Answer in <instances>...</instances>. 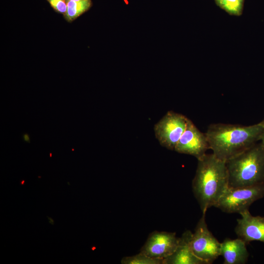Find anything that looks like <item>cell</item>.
<instances>
[{
  "label": "cell",
  "mask_w": 264,
  "mask_h": 264,
  "mask_svg": "<svg viewBox=\"0 0 264 264\" xmlns=\"http://www.w3.org/2000/svg\"><path fill=\"white\" fill-rule=\"evenodd\" d=\"M264 129L261 122L250 126L214 123L205 134L213 154L226 162L260 141Z\"/></svg>",
  "instance_id": "cell-1"
},
{
  "label": "cell",
  "mask_w": 264,
  "mask_h": 264,
  "mask_svg": "<svg viewBox=\"0 0 264 264\" xmlns=\"http://www.w3.org/2000/svg\"><path fill=\"white\" fill-rule=\"evenodd\" d=\"M228 187L226 162L213 153L198 159L192 189L202 213L215 206Z\"/></svg>",
  "instance_id": "cell-2"
},
{
  "label": "cell",
  "mask_w": 264,
  "mask_h": 264,
  "mask_svg": "<svg viewBox=\"0 0 264 264\" xmlns=\"http://www.w3.org/2000/svg\"><path fill=\"white\" fill-rule=\"evenodd\" d=\"M230 187L264 183V153L260 143L226 162Z\"/></svg>",
  "instance_id": "cell-3"
},
{
  "label": "cell",
  "mask_w": 264,
  "mask_h": 264,
  "mask_svg": "<svg viewBox=\"0 0 264 264\" xmlns=\"http://www.w3.org/2000/svg\"><path fill=\"white\" fill-rule=\"evenodd\" d=\"M264 197V183L245 187H228L214 207L227 213L240 214Z\"/></svg>",
  "instance_id": "cell-4"
},
{
  "label": "cell",
  "mask_w": 264,
  "mask_h": 264,
  "mask_svg": "<svg viewBox=\"0 0 264 264\" xmlns=\"http://www.w3.org/2000/svg\"><path fill=\"white\" fill-rule=\"evenodd\" d=\"M205 215L202 213L192 233L190 243L194 254L206 264H211L220 256L221 242L208 229Z\"/></svg>",
  "instance_id": "cell-5"
},
{
  "label": "cell",
  "mask_w": 264,
  "mask_h": 264,
  "mask_svg": "<svg viewBox=\"0 0 264 264\" xmlns=\"http://www.w3.org/2000/svg\"><path fill=\"white\" fill-rule=\"evenodd\" d=\"M188 120L181 114L168 111L154 127L155 137L160 144L168 149L174 150L186 128Z\"/></svg>",
  "instance_id": "cell-6"
},
{
  "label": "cell",
  "mask_w": 264,
  "mask_h": 264,
  "mask_svg": "<svg viewBox=\"0 0 264 264\" xmlns=\"http://www.w3.org/2000/svg\"><path fill=\"white\" fill-rule=\"evenodd\" d=\"M209 149L205 133L199 131L189 119L186 128L174 150L178 153L193 155L198 159L206 154Z\"/></svg>",
  "instance_id": "cell-7"
},
{
  "label": "cell",
  "mask_w": 264,
  "mask_h": 264,
  "mask_svg": "<svg viewBox=\"0 0 264 264\" xmlns=\"http://www.w3.org/2000/svg\"><path fill=\"white\" fill-rule=\"evenodd\" d=\"M179 238L175 232L154 231L148 237L140 252L152 258L164 259L176 249Z\"/></svg>",
  "instance_id": "cell-8"
},
{
  "label": "cell",
  "mask_w": 264,
  "mask_h": 264,
  "mask_svg": "<svg viewBox=\"0 0 264 264\" xmlns=\"http://www.w3.org/2000/svg\"><path fill=\"white\" fill-rule=\"evenodd\" d=\"M235 232L239 238L248 243L252 241L264 242V217L253 216L249 210L240 214Z\"/></svg>",
  "instance_id": "cell-9"
},
{
  "label": "cell",
  "mask_w": 264,
  "mask_h": 264,
  "mask_svg": "<svg viewBox=\"0 0 264 264\" xmlns=\"http://www.w3.org/2000/svg\"><path fill=\"white\" fill-rule=\"evenodd\" d=\"M192 232L187 230L179 238L174 252L163 260L164 264H206L194 253L191 246Z\"/></svg>",
  "instance_id": "cell-10"
},
{
  "label": "cell",
  "mask_w": 264,
  "mask_h": 264,
  "mask_svg": "<svg viewBox=\"0 0 264 264\" xmlns=\"http://www.w3.org/2000/svg\"><path fill=\"white\" fill-rule=\"evenodd\" d=\"M246 243L240 238H226L221 242L220 256L223 264H244L247 262L249 253Z\"/></svg>",
  "instance_id": "cell-11"
},
{
  "label": "cell",
  "mask_w": 264,
  "mask_h": 264,
  "mask_svg": "<svg viewBox=\"0 0 264 264\" xmlns=\"http://www.w3.org/2000/svg\"><path fill=\"white\" fill-rule=\"evenodd\" d=\"M90 0L69 1L66 2L67 10L65 17L68 22H72L88 10L91 6Z\"/></svg>",
  "instance_id": "cell-12"
},
{
  "label": "cell",
  "mask_w": 264,
  "mask_h": 264,
  "mask_svg": "<svg viewBox=\"0 0 264 264\" xmlns=\"http://www.w3.org/2000/svg\"><path fill=\"white\" fill-rule=\"evenodd\" d=\"M163 260L150 257L141 252L132 256L122 258V264H164Z\"/></svg>",
  "instance_id": "cell-13"
},
{
  "label": "cell",
  "mask_w": 264,
  "mask_h": 264,
  "mask_svg": "<svg viewBox=\"0 0 264 264\" xmlns=\"http://www.w3.org/2000/svg\"><path fill=\"white\" fill-rule=\"evenodd\" d=\"M219 4L228 12L239 14L242 7V0H219Z\"/></svg>",
  "instance_id": "cell-14"
},
{
  "label": "cell",
  "mask_w": 264,
  "mask_h": 264,
  "mask_svg": "<svg viewBox=\"0 0 264 264\" xmlns=\"http://www.w3.org/2000/svg\"><path fill=\"white\" fill-rule=\"evenodd\" d=\"M51 6L57 12L65 14L67 10V4L65 0H47Z\"/></svg>",
  "instance_id": "cell-15"
},
{
  "label": "cell",
  "mask_w": 264,
  "mask_h": 264,
  "mask_svg": "<svg viewBox=\"0 0 264 264\" xmlns=\"http://www.w3.org/2000/svg\"><path fill=\"white\" fill-rule=\"evenodd\" d=\"M22 139H23V140L28 143H30V137H29V135H28V133H24L23 135H22Z\"/></svg>",
  "instance_id": "cell-16"
},
{
  "label": "cell",
  "mask_w": 264,
  "mask_h": 264,
  "mask_svg": "<svg viewBox=\"0 0 264 264\" xmlns=\"http://www.w3.org/2000/svg\"><path fill=\"white\" fill-rule=\"evenodd\" d=\"M260 141H261V143L262 145L264 153V129L261 134Z\"/></svg>",
  "instance_id": "cell-17"
},
{
  "label": "cell",
  "mask_w": 264,
  "mask_h": 264,
  "mask_svg": "<svg viewBox=\"0 0 264 264\" xmlns=\"http://www.w3.org/2000/svg\"><path fill=\"white\" fill-rule=\"evenodd\" d=\"M47 218H48V219L50 220L49 222H50V223H51L52 224H54V221H53V220L51 218L48 217V216H47Z\"/></svg>",
  "instance_id": "cell-18"
},
{
  "label": "cell",
  "mask_w": 264,
  "mask_h": 264,
  "mask_svg": "<svg viewBox=\"0 0 264 264\" xmlns=\"http://www.w3.org/2000/svg\"><path fill=\"white\" fill-rule=\"evenodd\" d=\"M25 182V180L24 179H22L20 181V184L23 185L24 184Z\"/></svg>",
  "instance_id": "cell-19"
},
{
  "label": "cell",
  "mask_w": 264,
  "mask_h": 264,
  "mask_svg": "<svg viewBox=\"0 0 264 264\" xmlns=\"http://www.w3.org/2000/svg\"><path fill=\"white\" fill-rule=\"evenodd\" d=\"M66 2H67V1H79L80 0H65Z\"/></svg>",
  "instance_id": "cell-20"
},
{
  "label": "cell",
  "mask_w": 264,
  "mask_h": 264,
  "mask_svg": "<svg viewBox=\"0 0 264 264\" xmlns=\"http://www.w3.org/2000/svg\"><path fill=\"white\" fill-rule=\"evenodd\" d=\"M260 122L264 125V119Z\"/></svg>",
  "instance_id": "cell-21"
},
{
  "label": "cell",
  "mask_w": 264,
  "mask_h": 264,
  "mask_svg": "<svg viewBox=\"0 0 264 264\" xmlns=\"http://www.w3.org/2000/svg\"><path fill=\"white\" fill-rule=\"evenodd\" d=\"M49 155H50V157H52V153H50Z\"/></svg>",
  "instance_id": "cell-22"
},
{
  "label": "cell",
  "mask_w": 264,
  "mask_h": 264,
  "mask_svg": "<svg viewBox=\"0 0 264 264\" xmlns=\"http://www.w3.org/2000/svg\"><path fill=\"white\" fill-rule=\"evenodd\" d=\"M217 1H219V0H217Z\"/></svg>",
  "instance_id": "cell-23"
}]
</instances>
